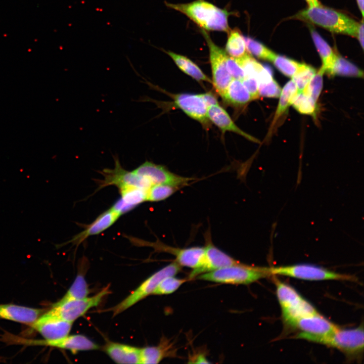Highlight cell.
Here are the masks:
<instances>
[{
  "mask_svg": "<svg viewBox=\"0 0 364 364\" xmlns=\"http://www.w3.org/2000/svg\"><path fill=\"white\" fill-rule=\"evenodd\" d=\"M164 3L168 8L185 15L203 30L228 33L230 30L228 18L232 13L205 0H196L186 4H172L167 2Z\"/></svg>",
  "mask_w": 364,
  "mask_h": 364,
  "instance_id": "6da1fadb",
  "label": "cell"
},
{
  "mask_svg": "<svg viewBox=\"0 0 364 364\" xmlns=\"http://www.w3.org/2000/svg\"><path fill=\"white\" fill-rule=\"evenodd\" d=\"M296 17L335 33L356 37L359 22L346 15L322 5L308 7Z\"/></svg>",
  "mask_w": 364,
  "mask_h": 364,
  "instance_id": "7a4b0ae2",
  "label": "cell"
},
{
  "mask_svg": "<svg viewBox=\"0 0 364 364\" xmlns=\"http://www.w3.org/2000/svg\"><path fill=\"white\" fill-rule=\"evenodd\" d=\"M268 276L267 267L249 266L240 262L201 274L196 278L217 283L248 285Z\"/></svg>",
  "mask_w": 364,
  "mask_h": 364,
  "instance_id": "3957f363",
  "label": "cell"
},
{
  "mask_svg": "<svg viewBox=\"0 0 364 364\" xmlns=\"http://www.w3.org/2000/svg\"><path fill=\"white\" fill-rule=\"evenodd\" d=\"M363 325L354 329L339 327L329 335L312 337L310 341L336 348L350 357L359 356L363 351Z\"/></svg>",
  "mask_w": 364,
  "mask_h": 364,
  "instance_id": "277c9868",
  "label": "cell"
},
{
  "mask_svg": "<svg viewBox=\"0 0 364 364\" xmlns=\"http://www.w3.org/2000/svg\"><path fill=\"white\" fill-rule=\"evenodd\" d=\"M270 275H282L297 279L310 280L355 281L354 277L339 274L323 267L306 264L267 267Z\"/></svg>",
  "mask_w": 364,
  "mask_h": 364,
  "instance_id": "5b68a950",
  "label": "cell"
},
{
  "mask_svg": "<svg viewBox=\"0 0 364 364\" xmlns=\"http://www.w3.org/2000/svg\"><path fill=\"white\" fill-rule=\"evenodd\" d=\"M181 267L175 261H174L153 274L130 295L112 308L113 315L121 313L147 296L152 295L162 279L168 276H175L181 270Z\"/></svg>",
  "mask_w": 364,
  "mask_h": 364,
  "instance_id": "8992f818",
  "label": "cell"
},
{
  "mask_svg": "<svg viewBox=\"0 0 364 364\" xmlns=\"http://www.w3.org/2000/svg\"><path fill=\"white\" fill-rule=\"evenodd\" d=\"M109 292V287H106L93 296L64 302L58 301L47 312L61 320L73 323L89 309L98 306Z\"/></svg>",
  "mask_w": 364,
  "mask_h": 364,
  "instance_id": "52a82bcc",
  "label": "cell"
},
{
  "mask_svg": "<svg viewBox=\"0 0 364 364\" xmlns=\"http://www.w3.org/2000/svg\"><path fill=\"white\" fill-rule=\"evenodd\" d=\"M202 34L209 51L212 80V83L219 95L222 97L233 78L228 72L225 63V51L215 44L204 30Z\"/></svg>",
  "mask_w": 364,
  "mask_h": 364,
  "instance_id": "ba28073f",
  "label": "cell"
},
{
  "mask_svg": "<svg viewBox=\"0 0 364 364\" xmlns=\"http://www.w3.org/2000/svg\"><path fill=\"white\" fill-rule=\"evenodd\" d=\"M206 235L204 254L202 262L197 268L192 270L189 276V280L201 274L240 263L216 247L211 242L210 235Z\"/></svg>",
  "mask_w": 364,
  "mask_h": 364,
  "instance_id": "9c48e42d",
  "label": "cell"
},
{
  "mask_svg": "<svg viewBox=\"0 0 364 364\" xmlns=\"http://www.w3.org/2000/svg\"><path fill=\"white\" fill-rule=\"evenodd\" d=\"M133 172L148 180L152 185L169 184L179 188L187 185L194 178L183 177L168 170L165 166L146 161Z\"/></svg>",
  "mask_w": 364,
  "mask_h": 364,
  "instance_id": "30bf717a",
  "label": "cell"
},
{
  "mask_svg": "<svg viewBox=\"0 0 364 364\" xmlns=\"http://www.w3.org/2000/svg\"><path fill=\"white\" fill-rule=\"evenodd\" d=\"M115 168L104 170V179L102 186L114 185L119 190L126 187H137L147 191L152 186L150 182L139 175L133 171L124 169L121 166L118 157H114Z\"/></svg>",
  "mask_w": 364,
  "mask_h": 364,
  "instance_id": "8fae6325",
  "label": "cell"
},
{
  "mask_svg": "<svg viewBox=\"0 0 364 364\" xmlns=\"http://www.w3.org/2000/svg\"><path fill=\"white\" fill-rule=\"evenodd\" d=\"M287 324L305 334L313 336L329 335L338 328L318 312L297 318Z\"/></svg>",
  "mask_w": 364,
  "mask_h": 364,
  "instance_id": "7c38bea8",
  "label": "cell"
},
{
  "mask_svg": "<svg viewBox=\"0 0 364 364\" xmlns=\"http://www.w3.org/2000/svg\"><path fill=\"white\" fill-rule=\"evenodd\" d=\"M72 322L64 321L45 313L38 317L32 327L47 340H56L68 335Z\"/></svg>",
  "mask_w": 364,
  "mask_h": 364,
  "instance_id": "4fadbf2b",
  "label": "cell"
},
{
  "mask_svg": "<svg viewBox=\"0 0 364 364\" xmlns=\"http://www.w3.org/2000/svg\"><path fill=\"white\" fill-rule=\"evenodd\" d=\"M172 98L175 106L189 117L204 125L208 124L207 107L200 94H178Z\"/></svg>",
  "mask_w": 364,
  "mask_h": 364,
  "instance_id": "5bb4252c",
  "label": "cell"
},
{
  "mask_svg": "<svg viewBox=\"0 0 364 364\" xmlns=\"http://www.w3.org/2000/svg\"><path fill=\"white\" fill-rule=\"evenodd\" d=\"M26 343L67 349L73 353L79 351L96 350L99 348L96 343L82 335H67L63 338L56 340H29Z\"/></svg>",
  "mask_w": 364,
  "mask_h": 364,
  "instance_id": "9a60e30c",
  "label": "cell"
},
{
  "mask_svg": "<svg viewBox=\"0 0 364 364\" xmlns=\"http://www.w3.org/2000/svg\"><path fill=\"white\" fill-rule=\"evenodd\" d=\"M44 310L12 304H0V318L26 324H32Z\"/></svg>",
  "mask_w": 364,
  "mask_h": 364,
  "instance_id": "2e32d148",
  "label": "cell"
},
{
  "mask_svg": "<svg viewBox=\"0 0 364 364\" xmlns=\"http://www.w3.org/2000/svg\"><path fill=\"white\" fill-rule=\"evenodd\" d=\"M207 116L208 119L217 126L223 133L225 131H232L253 142H258L255 138L239 128L233 121L228 112L219 104L208 107L207 108Z\"/></svg>",
  "mask_w": 364,
  "mask_h": 364,
  "instance_id": "e0dca14e",
  "label": "cell"
},
{
  "mask_svg": "<svg viewBox=\"0 0 364 364\" xmlns=\"http://www.w3.org/2000/svg\"><path fill=\"white\" fill-rule=\"evenodd\" d=\"M120 216L110 208L100 214L84 231L75 236L69 242L79 243L88 237L101 233L113 225Z\"/></svg>",
  "mask_w": 364,
  "mask_h": 364,
  "instance_id": "ac0fdd59",
  "label": "cell"
},
{
  "mask_svg": "<svg viewBox=\"0 0 364 364\" xmlns=\"http://www.w3.org/2000/svg\"><path fill=\"white\" fill-rule=\"evenodd\" d=\"M121 197L111 208L120 215L132 209L147 201V191L137 187H126L120 189Z\"/></svg>",
  "mask_w": 364,
  "mask_h": 364,
  "instance_id": "d6986e66",
  "label": "cell"
},
{
  "mask_svg": "<svg viewBox=\"0 0 364 364\" xmlns=\"http://www.w3.org/2000/svg\"><path fill=\"white\" fill-rule=\"evenodd\" d=\"M105 352L118 363H140L141 348L115 342H110L105 347Z\"/></svg>",
  "mask_w": 364,
  "mask_h": 364,
  "instance_id": "ffe728a7",
  "label": "cell"
},
{
  "mask_svg": "<svg viewBox=\"0 0 364 364\" xmlns=\"http://www.w3.org/2000/svg\"><path fill=\"white\" fill-rule=\"evenodd\" d=\"M175 353L173 344L165 340L158 346L141 348L140 363H158L166 357L174 356Z\"/></svg>",
  "mask_w": 364,
  "mask_h": 364,
  "instance_id": "44dd1931",
  "label": "cell"
},
{
  "mask_svg": "<svg viewBox=\"0 0 364 364\" xmlns=\"http://www.w3.org/2000/svg\"><path fill=\"white\" fill-rule=\"evenodd\" d=\"M274 279L277 296L282 310L293 308L305 300L294 288L277 278Z\"/></svg>",
  "mask_w": 364,
  "mask_h": 364,
  "instance_id": "7402d4cb",
  "label": "cell"
},
{
  "mask_svg": "<svg viewBox=\"0 0 364 364\" xmlns=\"http://www.w3.org/2000/svg\"><path fill=\"white\" fill-rule=\"evenodd\" d=\"M162 50L170 57L176 66L185 74L198 81H206L212 83V80L190 59L171 51Z\"/></svg>",
  "mask_w": 364,
  "mask_h": 364,
  "instance_id": "603a6c76",
  "label": "cell"
},
{
  "mask_svg": "<svg viewBox=\"0 0 364 364\" xmlns=\"http://www.w3.org/2000/svg\"><path fill=\"white\" fill-rule=\"evenodd\" d=\"M226 102L242 106L252 101L251 96L241 80L233 78L222 97Z\"/></svg>",
  "mask_w": 364,
  "mask_h": 364,
  "instance_id": "cb8c5ba5",
  "label": "cell"
},
{
  "mask_svg": "<svg viewBox=\"0 0 364 364\" xmlns=\"http://www.w3.org/2000/svg\"><path fill=\"white\" fill-rule=\"evenodd\" d=\"M311 35L322 61L321 68L325 73L331 75L337 55L316 31L311 30Z\"/></svg>",
  "mask_w": 364,
  "mask_h": 364,
  "instance_id": "d4e9b609",
  "label": "cell"
},
{
  "mask_svg": "<svg viewBox=\"0 0 364 364\" xmlns=\"http://www.w3.org/2000/svg\"><path fill=\"white\" fill-rule=\"evenodd\" d=\"M298 92L297 86L292 79L285 85L281 90L279 104L275 112L270 131L272 130L278 120L287 111L289 106L291 105L292 101Z\"/></svg>",
  "mask_w": 364,
  "mask_h": 364,
  "instance_id": "484cf974",
  "label": "cell"
},
{
  "mask_svg": "<svg viewBox=\"0 0 364 364\" xmlns=\"http://www.w3.org/2000/svg\"><path fill=\"white\" fill-rule=\"evenodd\" d=\"M228 33L225 52L233 58H242L247 54L244 36L238 28L230 29Z\"/></svg>",
  "mask_w": 364,
  "mask_h": 364,
  "instance_id": "4316f807",
  "label": "cell"
},
{
  "mask_svg": "<svg viewBox=\"0 0 364 364\" xmlns=\"http://www.w3.org/2000/svg\"><path fill=\"white\" fill-rule=\"evenodd\" d=\"M89 292L84 276L78 274L67 292L59 302L83 299L88 296Z\"/></svg>",
  "mask_w": 364,
  "mask_h": 364,
  "instance_id": "83f0119b",
  "label": "cell"
},
{
  "mask_svg": "<svg viewBox=\"0 0 364 364\" xmlns=\"http://www.w3.org/2000/svg\"><path fill=\"white\" fill-rule=\"evenodd\" d=\"M334 75L362 77L363 73L357 66L337 56L331 74V76Z\"/></svg>",
  "mask_w": 364,
  "mask_h": 364,
  "instance_id": "f1b7e54d",
  "label": "cell"
},
{
  "mask_svg": "<svg viewBox=\"0 0 364 364\" xmlns=\"http://www.w3.org/2000/svg\"><path fill=\"white\" fill-rule=\"evenodd\" d=\"M291 105L301 114L316 116V102L303 92H298L293 99Z\"/></svg>",
  "mask_w": 364,
  "mask_h": 364,
  "instance_id": "f546056e",
  "label": "cell"
},
{
  "mask_svg": "<svg viewBox=\"0 0 364 364\" xmlns=\"http://www.w3.org/2000/svg\"><path fill=\"white\" fill-rule=\"evenodd\" d=\"M179 187L169 184L154 185L147 191V201L158 202L164 200L179 189Z\"/></svg>",
  "mask_w": 364,
  "mask_h": 364,
  "instance_id": "4dcf8cb0",
  "label": "cell"
},
{
  "mask_svg": "<svg viewBox=\"0 0 364 364\" xmlns=\"http://www.w3.org/2000/svg\"><path fill=\"white\" fill-rule=\"evenodd\" d=\"M246 50L255 57L272 62L276 54L260 42L250 38L244 36Z\"/></svg>",
  "mask_w": 364,
  "mask_h": 364,
  "instance_id": "1f68e13d",
  "label": "cell"
},
{
  "mask_svg": "<svg viewBox=\"0 0 364 364\" xmlns=\"http://www.w3.org/2000/svg\"><path fill=\"white\" fill-rule=\"evenodd\" d=\"M272 62L282 73L292 78L304 64L277 54Z\"/></svg>",
  "mask_w": 364,
  "mask_h": 364,
  "instance_id": "d6a6232c",
  "label": "cell"
},
{
  "mask_svg": "<svg viewBox=\"0 0 364 364\" xmlns=\"http://www.w3.org/2000/svg\"><path fill=\"white\" fill-rule=\"evenodd\" d=\"M188 279H179L168 276L162 279L153 292L152 295H167L173 293L187 282Z\"/></svg>",
  "mask_w": 364,
  "mask_h": 364,
  "instance_id": "836d02e7",
  "label": "cell"
},
{
  "mask_svg": "<svg viewBox=\"0 0 364 364\" xmlns=\"http://www.w3.org/2000/svg\"><path fill=\"white\" fill-rule=\"evenodd\" d=\"M324 70L321 67L307 83L303 93L311 98L316 102L319 97L323 86Z\"/></svg>",
  "mask_w": 364,
  "mask_h": 364,
  "instance_id": "e575fe53",
  "label": "cell"
},
{
  "mask_svg": "<svg viewBox=\"0 0 364 364\" xmlns=\"http://www.w3.org/2000/svg\"><path fill=\"white\" fill-rule=\"evenodd\" d=\"M316 72L313 67L304 63L301 68L292 77V80L295 82L299 93L303 92Z\"/></svg>",
  "mask_w": 364,
  "mask_h": 364,
  "instance_id": "d590c367",
  "label": "cell"
},
{
  "mask_svg": "<svg viewBox=\"0 0 364 364\" xmlns=\"http://www.w3.org/2000/svg\"><path fill=\"white\" fill-rule=\"evenodd\" d=\"M258 86L259 96L278 98L280 96L281 88L274 79L268 82L258 83Z\"/></svg>",
  "mask_w": 364,
  "mask_h": 364,
  "instance_id": "8d00e7d4",
  "label": "cell"
},
{
  "mask_svg": "<svg viewBox=\"0 0 364 364\" xmlns=\"http://www.w3.org/2000/svg\"><path fill=\"white\" fill-rule=\"evenodd\" d=\"M225 63L227 70L232 77L242 80L245 77L244 71L236 58L226 55Z\"/></svg>",
  "mask_w": 364,
  "mask_h": 364,
  "instance_id": "74e56055",
  "label": "cell"
},
{
  "mask_svg": "<svg viewBox=\"0 0 364 364\" xmlns=\"http://www.w3.org/2000/svg\"><path fill=\"white\" fill-rule=\"evenodd\" d=\"M249 93L252 100L259 98L258 86L257 79L255 77L245 76L241 80Z\"/></svg>",
  "mask_w": 364,
  "mask_h": 364,
  "instance_id": "f35d334b",
  "label": "cell"
},
{
  "mask_svg": "<svg viewBox=\"0 0 364 364\" xmlns=\"http://www.w3.org/2000/svg\"><path fill=\"white\" fill-rule=\"evenodd\" d=\"M207 108L211 105L218 104L217 99L211 93H206L200 94Z\"/></svg>",
  "mask_w": 364,
  "mask_h": 364,
  "instance_id": "ab89813d",
  "label": "cell"
},
{
  "mask_svg": "<svg viewBox=\"0 0 364 364\" xmlns=\"http://www.w3.org/2000/svg\"><path fill=\"white\" fill-rule=\"evenodd\" d=\"M189 362L196 363H209L210 362L207 360L206 356L203 353H198L194 356L190 357Z\"/></svg>",
  "mask_w": 364,
  "mask_h": 364,
  "instance_id": "60d3db41",
  "label": "cell"
},
{
  "mask_svg": "<svg viewBox=\"0 0 364 364\" xmlns=\"http://www.w3.org/2000/svg\"><path fill=\"white\" fill-rule=\"evenodd\" d=\"M355 38L358 40L361 48L363 49V20L359 22Z\"/></svg>",
  "mask_w": 364,
  "mask_h": 364,
  "instance_id": "b9f144b4",
  "label": "cell"
},
{
  "mask_svg": "<svg viewBox=\"0 0 364 364\" xmlns=\"http://www.w3.org/2000/svg\"><path fill=\"white\" fill-rule=\"evenodd\" d=\"M308 7H314L322 6L318 0H305Z\"/></svg>",
  "mask_w": 364,
  "mask_h": 364,
  "instance_id": "7bdbcfd3",
  "label": "cell"
},
{
  "mask_svg": "<svg viewBox=\"0 0 364 364\" xmlns=\"http://www.w3.org/2000/svg\"><path fill=\"white\" fill-rule=\"evenodd\" d=\"M358 8L361 12L362 18L363 17V0H356Z\"/></svg>",
  "mask_w": 364,
  "mask_h": 364,
  "instance_id": "ee69618b",
  "label": "cell"
}]
</instances>
